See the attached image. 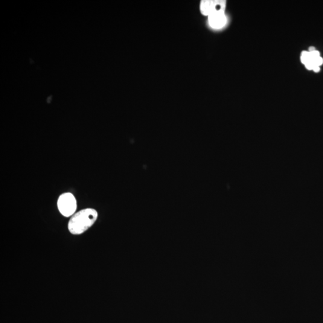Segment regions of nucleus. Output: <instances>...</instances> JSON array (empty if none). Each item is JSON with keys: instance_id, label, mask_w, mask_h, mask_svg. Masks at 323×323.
Instances as JSON below:
<instances>
[{"instance_id": "2", "label": "nucleus", "mask_w": 323, "mask_h": 323, "mask_svg": "<svg viewBox=\"0 0 323 323\" xmlns=\"http://www.w3.org/2000/svg\"><path fill=\"white\" fill-rule=\"evenodd\" d=\"M58 207L64 216L69 217L76 210L77 202L73 194L65 193L61 195L58 200Z\"/></svg>"}, {"instance_id": "3", "label": "nucleus", "mask_w": 323, "mask_h": 323, "mask_svg": "<svg viewBox=\"0 0 323 323\" xmlns=\"http://www.w3.org/2000/svg\"><path fill=\"white\" fill-rule=\"evenodd\" d=\"M226 1L224 0H203L200 1V10L203 15L209 16L212 14L225 11Z\"/></svg>"}, {"instance_id": "4", "label": "nucleus", "mask_w": 323, "mask_h": 323, "mask_svg": "<svg viewBox=\"0 0 323 323\" xmlns=\"http://www.w3.org/2000/svg\"><path fill=\"white\" fill-rule=\"evenodd\" d=\"M208 19L209 25L214 29H220L223 27L227 22L225 11L212 14L208 16Z\"/></svg>"}, {"instance_id": "5", "label": "nucleus", "mask_w": 323, "mask_h": 323, "mask_svg": "<svg viewBox=\"0 0 323 323\" xmlns=\"http://www.w3.org/2000/svg\"><path fill=\"white\" fill-rule=\"evenodd\" d=\"M301 60V62L302 63V64H304V65H305V64L311 62V57L310 52L309 51L302 52Z\"/></svg>"}, {"instance_id": "1", "label": "nucleus", "mask_w": 323, "mask_h": 323, "mask_svg": "<svg viewBox=\"0 0 323 323\" xmlns=\"http://www.w3.org/2000/svg\"><path fill=\"white\" fill-rule=\"evenodd\" d=\"M98 217V212L92 208L82 209L75 214L68 223L69 231L74 235L85 232L94 225Z\"/></svg>"}, {"instance_id": "6", "label": "nucleus", "mask_w": 323, "mask_h": 323, "mask_svg": "<svg viewBox=\"0 0 323 323\" xmlns=\"http://www.w3.org/2000/svg\"><path fill=\"white\" fill-rule=\"evenodd\" d=\"M316 51V49H315V48H314V47H311V48H310V49H309V52H313V51Z\"/></svg>"}]
</instances>
